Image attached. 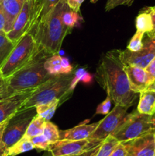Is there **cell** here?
Listing matches in <instances>:
<instances>
[{
  "label": "cell",
  "mask_w": 155,
  "mask_h": 156,
  "mask_svg": "<svg viewBox=\"0 0 155 156\" xmlns=\"http://www.w3.org/2000/svg\"><path fill=\"white\" fill-rule=\"evenodd\" d=\"M96 79L115 105L130 108L135 104L138 94L131 89L125 65L119 57V50H111L101 56Z\"/></svg>",
  "instance_id": "cell-1"
},
{
  "label": "cell",
  "mask_w": 155,
  "mask_h": 156,
  "mask_svg": "<svg viewBox=\"0 0 155 156\" xmlns=\"http://www.w3.org/2000/svg\"><path fill=\"white\" fill-rule=\"evenodd\" d=\"M66 5L67 0H60L57 5L38 21L29 32L34 37L39 50H45L50 55L59 53L64 39L71 32L62 20Z\"/></svg>",
  "instance_id": "cell-2"
},
{
  "label": "cell",
  "mask_w": 155,
  "mask_h": 156,
  "mask_svg": "<svg viewBox=\"0 0 155 156\" xmlns=\"http://www.w3.org/2000/svg\"><path fill=\"white\" fill-rule=\"evenodd\" d=\"M50 53L40 50L36 56L27 64L5 79V98L17 93L33 91L53 76L49 74L44 67V62Z\"/></svg>",
  "instance_id": "cell-3"
},
{
  "label": "cell",
  "mask_w": 155,
  "mask_h": 156,
  "mask_svg": "<svg viewBox=\"0 0 155 156\" xmlns=\"http://www.w3.org/2000/svg\"><path fill=\"white\" fill-rule=\"evenodd\" d=\"M74 72L69 74L54 76L35 88L30 95L24 101L19 111L36 108V106L59 99L60 104L68 100L71 95L68 93L74 77Z\"/></svg>",
  "instance_id": "cell-4"
},
{
  "label": "cell",
  "mask_w": 155,
  "mask_h": 156,
  "mask_svg": "<svg viewBox=\"0 0 155 156\" xmlns=\"http://www.w3.org/2000/svg\"><path fill=\"white\" fill-rule=\"evenodd\" d=\"M39 51L34 37L30 33L25 34L15 44L7 59L0 66L2 76L5 79L12 76L27 65Z\"/></svg>",
  "instance_id": "cell-5"
},
{
  "label": "cell",
  "mask_w": 155,
  "mask_h": 156,
  "mask_svg": "<svg viewBox=\"0 0 155 156\" xmlns=\"http://www.w3.org/2000/svg\"><path fill=\"white\" fill-rule=\"evenodd\" d=\"M155 130V114H141L135 110L124 120L111 136L119 143L129 141Z\"/></svg>",
  "instance_id": "cell-6"
},
{
  "label": "cell",
  "mask_w": 155,
  "mask_h": 156,
  "mask_svg": "<svg viewBox=\"0 0 155 156\" xmlns=\"http://www.w3.org/2000/svg\"><path fill=\"white\" fill-rule=\"evenodd\" d=\"M36 114V108H31L18 111L9 119L2 134V143L7 150L22 139L29 124Z\"/></svg>",
  "instance_id": "cell-7"
},
{
  "label": "cell",
  "mask_w": 155,
  "mask_h": 156,
  "mask_svg": "<svg viewBox=\"0 0 155 156\" xmlns=\"http://www.w3.org/2000/svg\"><path fill=\"white\" fill-rule=\"evenodd\" d=\"M41 0H27L15 19L12 30L6 34L8 37L16 44L25 34L29 33L37 21Z\"/></svg>",
  "instance_id": "cell-8"
},
{
  "label": "cell",
  "mask_w": 155,
  "mask_h": 156,
  "mask_svg": "<svg viewBox=\"0 0 155 156\" xmlns=\"http://www.w3.org/2000/svg\"><path fill=\"white\" fill-rule=\"evenodd\" d=\"M102 142L86 139L82 140H59L50 144L49 150L54 156H82L89 152Z\"/></svg>",
  "instance_id": "cell-9"
},
{
  "label": "cell",
  "mask_w": 155,
  "mask_h": 156,
  "mask_svg": "<svg viewBox=\"0 0 155 156\" xmlns=\"http://www.w3.org/2000/svg\"><path fill=\"white\" fill-rule=\"evenodd\" d=\"M129 108V107L127 106L115 105L113 109L106 114L105 118L100 120L89 139L103 142L109 136L112 135L124 120Z\"/></svg>",
  "instance_id": "cell-10"
},
{
  "label": "cell",
  "mask_w": 155,
  "mask_h": 156,
  "mask_svg": "<svg viewBox=\"0 0 155 156\" xmlns=\"http://www.w3.org/2000/svg\"><path fill=\"white\" fill-rule=\"evenodd\" d=\"M119 57L125 66H136L145 69L155 57V37L146 35L141 50L137 52L129 51L128 49L119 50Z\"/></svg>",
  "instance_id": "cell-11"
},
{
  "label": "cell",
  "mask_w": 155,
  "mask_h": 156,
  "mask_svg": "<svg viewBox=\"0 0 155 156\" xmlns=\"http://www.w3.org/2000/svg\"><path fill=\"white\" fill-rule=\"evenodd\" d=\"M122 143L126 156H155L154 131Z\"/></svg>",
  "instance_id": "cell-12"
},
{
  "label": "cell",
  "mask_w": 155,
  "mask_h": 156,
  "mask_svg": "<svg viewBox=\"0 0 155 156\" xmlns=\"http://www.w3.org/2000/svg\"><path fill=\"white\" fill-rule=\"evenodd\" d=\"M125 71L127 74L131 89L137 94L148 88L154 82L144 68L136 66H125Z\"/></svg>",
  "instance_id": "cell-13"
},
{
  "label": "cell",
  "mask_w": 155,
  "mask_h": 156,
  "mask_svg": "<svg viewBox=\"0 0 155 156\" xmlns=\"http://www.w3.org/2000/svg\"><path fill=\"white\" fill-rule=\"evenodd\" d=\"M33 91L17 93L5 98L0 99V123L9 120L14 114H16L24 101Z\"/></svg>",
  "instance_id": "cell-14"
},
{
  "label": "cell",
  "mask_w": 155,
  "mask_h": 156,
  "mask_svg": "<svg viewBox=\"0 0 155 156\" xmlns=\"http://www.w3.org/2000/svg\"><path fill=\"white\" fill-rule=\"evenodd\" d=\"M26 1L27 0H0V5L5 18V32L6 34L12 30L15 19L21 12Z\"/></svg>",
  "instance_id": "cell-15"
},
{
  "label": "cell",
  "mask_w": 155,
  "mask_h": 156,
  "mask_svg": "<svg viewBox=\"0 0 155 156\" xmlns=\"http://www.w3.org/2000/svg\"><path fill=\"white\" fill-rule=\"evenodd\" d=\"M100 121L91 124L81 123L71 129L59 130V140H82L89 139L99 125Z\"/></svg>",
  "instance_id": "cell-16"
},
{
  "label": "cell",
  "mask_w": 155,
  "mask_h": 156,
  "mask_svg": "<svg viewBox=\"0 0 155 156\" xmlns=\"http://www.w3.org/2000/svg\"><path fill=\"white\" fill-rule=\"evenodd\" d=\"M139 94V102L137 111L141 114H155V90L147 88Z\"/></svg>",
  "instance_id": "cell-17"
},
{
  "label": "cell",
  "mask_w": 155,
  "mask_h": 156,
  "mask_svg": "<svg viewBox=\"0 0 155 156\" xmlns=\"http://www.w3.org/2000/svg\"><path fill=\"white\" fill-rule=\"evenodd\" d=\"M46 122V120L36 114L30 123L27 130H26L25 134L22 138L30 140L32 137L43 134Z\"/></svg>",
  "instance_id": "cell-18"
},
{
  "label": "cell",
  "mask_w": 155,
  "mask_h": 156,
  "mask_svg": "<svg viewBox=\"0 0 155 156\" xmlns=\"http://www.w3.org/2000/svg\"><path fill=\"white\" fill-rule=\"evenodd\" d=\"M60 105L59 99H55L48 103L39 105L36 106V114L38 116L43 118L46 121H50V119L53 117L57 107Z\"/></svg>",
  "instance_id": "cell-19"
},
{
  "label": "cell",
  "mask_w": 155,
  "mask_h": 156,
  "mask_svg": "<svg viewBox=\"0 0 155 156\" xmlns=\"http://www.w3.org/2000/svg\"><path fill=\"white\" fill-rule=\"evenodd\" d=\"M135 26L137 30L144 34L151 31L153 28V24H152V19L150 13L144 9H141L135 19Z\"/></svg>",
  "instance_id": "cell-20"
},
{
  "label": "cell",
  "mask_w": 155,
  "mask_h": 156,
  "mask_svg": "<svg viewBox=\"0 0 155 156\" xmlns=\"http://www.w3.org/2000/svg\"><path fill=\"white\" fill-rule=\"evenodd\" d=\"M62 20L63 24L70 30H72L74 26L77 25L79 21L83 20L80 12L73 11L68 7V4L65 6L62 15Z\"/></svg>",
  "instance_id": "cell-21"
},
{
  "label": "cell",
  "mask_w": 155,
  "mask_h": 156,
  "mask_svg": "<svg viewBox=\"0 0 155 156\" xmlns=\"http://www.w3.org/2000/svg\"><path fill=\"white\" fill-rule=\"evenodd\" d=\"M34 149L30 140L22 138L7 150V156H16Z\"/></svg>",
  "instance_id": "cell-22"
},
{
  "label": "cell",
  "mask_w": 155,
  "mask_h": 156,
  "mask_svg": "<svg viewBox=\"0 0 155 156\" xmlns=\"http://www.w3.org/2000/svg\"><path fill=\"white\" fill-rule=\"evenodd\" d=\"M62 56L59 54L52 55L46 59L44 62V67L47 73L51 76H58L62 74V66H61Z\"/></svg>",
  "instance_id": "cell-23"
},
{
  "label": "cell",
  "mask_w": 155,
  "mask_h": 156,
  "mask_svg": "<svg viewBox=\"0 0 155 156\" xmlns=\"http://www.w3.org/2000/svg\"><path fill=\"white\" fill-rule=\"evenodd\" d=\"M15 45L5 33H0V66L7 59Z\"/></svg>",
  "instance_id": "cell-24"
},
{
  "label": "cell",
  "mask_w": 155,
  "mask_h": 156,
  "mask_svg": "<svg viewBox=\"0 0 155 156\" xmlns=\"http://www.w3.org/2000/svg\"><path fill=\"white\" fill-rule=\"evenodd\" d=\"M119 142L112 136H109L103 140L99 147L96 156H109Z\"/></svg>",
  "instance_id": "cell-25"
},
{
  "label": "cell",
  "mask_w": 155,
  "mask_h": 156,
  "mask_svg": "<svg viewBox=\"0 0 155 156\" xmlns=\"http://www.w3.org/2000/svg\"><path fill=\"white\" fill-rule=\"evenodd\" d=\"M43 134L47 139L50 144L59 140V130L57 126L50 121H46L44 126Z\"/></svg>",
  "instance_id": "cell-26"
},
{
  "label": "cell",
  "mask_w": 155,
  "mask_h": 156,
  "mask_svg": "<svg viewBox=\"0 0 155 156\" xmlns=\"http://www.w3.org/2000/svg\"><path fill=\"white\" fill-rule=\"evenodd\" d=\"M91 76L88 73V72L85 71L84 69H79L74 75V77H73L72 80H71V85H70L69 88H68V93L71 96L72 94L73 91L75 88L76 85H77L78 82L82 81V82H85V83H88L91 81Z\"/></svg>",
  "instance_id": "cell-27"
},
{
  "label": "cell",
  "mask_w": 155,
  "mask_h": 156,
  "mask_svg": "<svg viewBox=\"0 0 155 156\" xmlns=\"http://www.w3.org/2000/svg\"><path fill=\"white\" fill-rule=\"evenodd\" d=\"M60 0H41L40 2V9L39 15L37 18V22L43 17H45L47 14L50 13L59 2Z\"/></svg>",
  "instance_id": "cell-28"
},
{
  "label": "cell",
  "mask_w": 155,
  "mask_h": 156,
  "mask_svg": "<svg viewBox=\"0 0 155 156\" xmlns=\"http://www.w3.org/2000/svg\"><path fill=\"white\" fill-rule=\"evenodd\" d=\"M144 33L137 30L136 33L132 37L129 45H128V50L132 52H137L141 50L143 46V38H144Z\"/></svg>",
  "instance_id": "cell-29"
},
{
  "label": "cell",
  "mask_w": 155,
  "mask_h": 156,
  "mask_svg": "<svg viewBox=\"0 0 155 156\" xmlns=\"http://www.w3.org/2000/svg\"><path fill=\"white\" fill-rule=\"evenodd\" d=\"M31 143H33L34 149L41 151H48L50 146V143L47 139L44 136L43 134L36 136L30 139Z\"/></svg>",
  "instance_id": "cell-30"
},
{
  "label": "cell",
  "mask_w": 155,
  "mask_h": 156,
  "mask_svg": "<svg viewBox=\"0 0 155 156\" xmlns=\"http://www.w3.org/2000/svg\"><path fill=\"white\" fill-rule=\"evenodd\" d=\"M134 1L135 0H107L105 9L106 12H109L119 5L131 6Z\"/></svg>",
  "instance_id": "cell-31"
},
{
  "label": "cell",
  "mask_w": 155,
  "mask_h": 156,
  "mask_svg": "<svg viewBox=\"0 0 155 156\" xmlns=\"http://www.w3.org/2000/svg\"><path fill=\"white\" fill-rule=\"evenodd\" d=\"M111 102H112V99L109 95H107L106 98L97 106L96 114H103V115L109 114L111 108Z\"/></svg>",
  "instance_id": "cell-32"
},
{
  "label": "cell",
  "mask_w": 155,
  "mask_h": 156,
  "mask_svg": "<svg viewBox=\"0 0 155 156\" xmlns=\"http://www.w3.org/2000/svg\"><path fill=\"white\" fill-rule=\"evenodd\" d=\"M143 9H144V10L150 13V16H151L152 24H153L152 30L149 32V33L146 34V35L150 37H155V6H153V7H145Z\"/></svg>",
  "instance_id": "cell-33"
},
{
  "label": "cell",
  "mask_w": 155,
  "mask_h": 156,
  "mask_svg": "<svg viewBox=\"0 0 155 156\" xmlns=\"http://www.w3.org/2000/svg\"><path fill=\"white\" fill-rule=\"evenodd\" d=\"M8 120H9L0 123V156H7V149H5L2 143V134L5 127L8 123Z\"/></svg>",
  "instance_id": "cell-34"
},
{
  "label": "cell",
  "mask_w": 155,
  "mask_h": 156,
  "mask_svg": "<svg viewBox=\"0 0 155 156\" xmlns=\"http://www.w3.org/2000/svg\"><path fill=\"white\" fill-rule=\"evenodd\" d=\"M61 66H62V74H69L74 72V68L70 63L69 60L65 57H62L61 61Z\"/></svg>",
  "instance_id": "cell-35"
},
{
  "label": "cell",
  "mask_w": 155,
  "mask_h": 156,
  "mask_svg": "<svg viewBox=\"0 0 155 156\" xmlns=\"http://www.w3.org/2000/svg\"><path fill=\"white\" fill-rule=\"evenodd\" d=\"M84 0H67L68 7L74 12H80V8Z\"/></svg>",
  "instance_id": "cell-36"
},
{
  "label": "cell",
  "mask_w": 155,
  "mask_h": 156,
  "mask_svg": "<svg viewBox=\"0 0 155 156\" xmlns=\"http://www.w3.org/2000/svg\"><path fill=\"white\" fill-rule=\"evenodd\" d=\"M109 156H126V151L122 143H119Z\"/></svg>",
  "instance_id": "cell-37"
},
{
  "label": "cell",
  "mask_w": 155,
  "mask_h": 156,
  "mask_svg": "<svg viewBox=\"0 0 155 156\" xmlns=\"http://www.w3.org/2000/svg\"><path fill=\"white\" fill-rule=\"evenodd\" d=\"M145 70L147 72L149 75L152 77V79L155 82V57L151 60V62L148 64L145 68Z\"/></svg>",
  "instance_id": "cell-38"
},
{
  "label": "cell",
  "mask_w": 155,
  "mask_h": 156,
  "mask_svg": "<svg viewBox=\"0 0 155 156\" xmlns=\"http://www.w3.org/2000/svg\"><path fill=\"white\" fill-rule=\"evenodd\" d=\"M5 93V78H4L0 70V99L4 98Z\"/></svg>",
  "instance_id": "cell-39"
},
{
  "label": "cell",
  "mask_w": 155,
  "mask_h": 156,
  "mask_svg": "<svg viewBox=\"0 0 155 156\" xmlns=\"http://www.w3.org/2000/svg\"><path fill=\"white\" fill-rule=\"evenodd\" d=\"M5 18L1 5H0V33H5Z\"/></svg>",
  "instance_id": "cell-40"
},
{
  "label": "cell",
  "mask_w": 155,
  "mask_h": 156,
  "mask_svg": "<svg viewBox=\"0 0 155 156\" xmlns=\"http://www.w3.org/2000/svg\"><path fill=\"white\" fill-rule=\"evenodd\" d=\"M100 144H101V143H100ZM100 144L98 146H97V147L95 148V149H93L92 151H91V152H89V153L88 154V155H86L85 156H96V155H97V151H98V149H99V147H100Z\"/></svg>",
  "instance_id": "cell-41"
},
{
  "label": "cell",
  "mask_w": 155,
  "mask_h": 156,
  "mask_svg": "<svg viewBox=\"0 0 155 156\" xmlns=\"http://www.w3.org/2000/svg\"><path fill=\"white\" fill-rule=\"evenodd\" d=\"M43 156H54V155H53V154L50 152V151H46V153L44 154Z\"/></svg>",
  "instance_id": "cell-42"
},
{
  "label": "cell",
  "mask_w": 155,
  "mask_h": 156,
  "mask_svg": "<svg viewBox=\"0 0 155 156\" xmlns=\"http://www.w3.org/2000/svg\"><path fill=\"white\" fill-rule=\"evenodd\" d=\"M148 88H152V89H154L155 90V82H153V83L151 85H150V87H149Z\"/></svg>",
  "instance_id": "cell-43"
},
{
  "label": "cell",
  "mask_w": 155,
  "mask_h": 156,
  "mask_svg": "<svg viewBox=\"0 0 155 156\" xmlns=\"http://www.w3.org/2000/svg\"><path fill=\"white\" fill-rule=\"evenodd\" d=\"M90 1H91V3H96L97 2H98L99 0H90Z\"/></svg>",
  "instance_id": "cell-44"
},
{
  "label": "cell",
  "mask_w": 155,
  "mask_h": 156,
  "mask_svg": "<svg viewBox=\"0 0 155 156\" xmlns=\"http://www.w3.org/2000/svg\"><path fill=\"white\" fill-rule=\"evenodd\" d=\"M154 136H155V130H154Z\"/></svg>",
  "instance_id": "cell-45"
}]
</instances>
